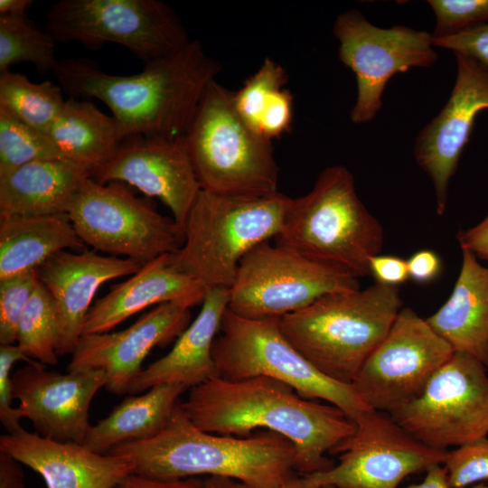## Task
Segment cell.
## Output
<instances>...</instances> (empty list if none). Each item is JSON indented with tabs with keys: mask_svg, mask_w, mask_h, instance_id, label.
<instances>
[{
	"mask_svg": "<svg viewBox=\"0 0 488 488\" xmlns=\"http://www.w3.org/2000/svg\"><path fill=\"white\" fill-rule=\"evenodd\" d=\"M354 422L355 432L332 453L338 464L307 474L321 488H399L408 475L446 461L447 451L422 444L388 413L368 409Z\"/></svg>",
	"mask_w": 488,
	"mask_h": 488,
	"instance_id": "obj_15",
	"label": "cell"
},
{
	"mask_svg": "<svg viewBox=\"0 0 488 488\" xmlns=\"http://www.w3.org/2000/svg\"><path fill=\"white\" fill-rule=\"evenodd\" d=\"M12 380L21 414L32 422L37 434L59 442L84 444L91 426V401L106 386L102 371H68L63 374L34 361L18 369Z\"/></svg>",
	"mask_w": 488,
	"mask_h": 488,
	"instance_id": "obj_18",
	"label": "cell"
},
{
	"mask_svg": "<svg viewBox=\"0 0 488 488\" xmlns=\"http://www.w3.org/2000/svg\"><path fill=\"white\" fill-rule=\"evenodd\" d=\"M62 91L50 80L33 83L21 73H0V108L44 134L65 104Z\"/></svg>",
	"mask_w": 488,
	"mask_h": 488,
	"instance_id": "obj_29",
	"label": "cell"
},
{
	"mask_svg": "<svg viewBox=\"0 0 488 488\" xmlns=\"http://www.w3.org/2000/svg\"><path fill=\"white\" fill-rule=\"evenodd\" d=\"M444 465L449 488H466L488 480V436L447 451Z\"/></svg>",
	"mask_w": 488,
	"mask_h": 488,
	"instance_id": "obj_36",
	"label": "cell"
},
{
	"mask_svg": "<svg viewBox=\"0 0 488 488\" xmlns=\"http://www.w3.org/2000/svg\"><path fill=\"white\" fill-rule=\"evenodd\" d=\"M207 488H248L242 483L227 477H205Z\"/></svg>",
	"mask_w": 488,
	"mask_h": 488,
	"instance_id": "obj_48",
	"label": "cell"
},
{
	"mask_svg": "<svg viewBox=\"0 0 488 488\" xmlns=\"http://www.w3.org/2000/svg\"><path fill=\"white\" fill-rule=\"evenodd\" d=\"M39 282L37 269L0 280V344L17 343L22 315Z\"/></svg>",
	"mask_w": 488,
	"mask_h": 488,
	"instance_id": "obj_34",
	"label": "cell"
},
{
	"mask_svg": "<svg viewBox=\"0 0 488 488\" xmlns=\"http://www.w3.org/2000/svg\"><path fill=\"white\" fill-rule=\"evenodd\" d=\"M275 243L359 278L371 276L384 230L360 199L352 173L336 164L320 173L308 193L290 198Z\"/></svg>",
	"mask_w": 488,
	"mask_h": 488,
	"instance_id": "obj_5",
	"label": "cell"
},
{
	"mask_svg": "<svg viewBox=\"0 0 488 488\" xmlns=\"http://www.w3.org/2000/svg\"><path fill=\"white\" fill-rule=\"evenodd\" d=\"M220 71V63L194 40L174 54L145 63L137 74H109L86 59L60 61L53 74L70 98L104 102L123 141L183 136Z\"/></svg>",
	"mask_w": 488,
	"mask_h": 488,
	"instance_id": "obj_2",
	"label": "cell"
},
{
	"mask_svg": "<svg viewBox=\"0 0 488 488\" xmlns=\"http://www.w3.org/2000/svg\"><path fill=\"white\" fill-rule=\"evenodd\" d=\"M108 453L127 459L133 473L159 479L220 476L248 488H275L296 474V450L284 436L261 431L247 436L218 435L197 427L181 401L155 436Z\"/></svg>",
	"mask_w": 488,
	"mask_h": 488,
	"instance_id": "obj_3",
	"label": "cell"
},
{
	"mask_svg": "<svg viewBox=\"0 0 488 488\" xmlns=\"http://www.w3.org/2000/svg\"><path fill=\"white\" fill-rule=\"evenodd\" d=\"M58 158L64 157L48 134L0 108V175L33 161Z\"/></svg>",
	"mask_w": 488,
	"mask_h": 488,
	"instance_id": "obj_32",
	"label": "cell"
},
{
	"mask_svg": "<svg viewBox=\"0 0 488 488\" xmlns=\"http://www.w3.org/2000/svg\"><path fill=\"white\" fill-rule=\"evenodd\" d=\"M0 452L39 474L47 488H113L133 473L132 464L84 444L59 442L22 429L0 436Z\"/></svg>",
	"mask_w": 488,
	"mask_h": 488,
	"instance_id": "obj_21",
	"label": "cell"
},
{
	"mask_svg": "<svg viewBox=\"0 0 488 488\" xmlns=\"http://www.w3.org/2000/svg\"><path fill=\"white\" fill-rule=\"evenodd\" d=\"M113 488H207L205 478L159 479L132 473Z\"/></svg>",
	"mask_w": 488,
	"mask_h": 488,
	"instance_id": "obj_42",
	"label": "cell"
},
{
	"mask_svg": "<svg viewBox=\"0 0 488 488\" xmlns=\"http://www.w3.org/2000/svg\"><path fill=\"white\" fill-rule=\"evenodd\" d=\"M45 31L56 42H77L89 50L119 44L145 64L192 41L174 11L158 0H61L48 11Z\"/></svg>",
	"mask_w": 488,
	"mask_h": 488,
	"instance_id": "obj_9",
	"label": "cell"
},
{
	"mask_svg": "<svg viewBox=\"0 0 488 488\" xmlns=\"http://www.w3.org/2000/svg\"><path fill=\"white\" fill-rule=\"evenodd\" d=\"M67 215L80 239L93 250L142 265L174 253L183 244V233L174 219L122 183H99L87 178Z\"/></svg>",
	"mask_w": 488,
	"mask_h": 488,
	"instance_id": "obj_10",
	"label": "cell"
},
{
	"mask_svg": "<svg viewBox=\"0 0 488 488\" xmlns=\"http://www.w3.org/2000/svg\"><path fill=\"white\" fill-rule=\"evenodd\" d=\"M426 320L454 352L488 366V266L462 250L461 268L450 296Z\"/></svg>",
	"mask_w": 488,
	"mask_h": 488,
	"instance_id": "obj_24",
	"label": "cell"
},
{
	"mask_svg": "<svg viewBox=\"0 0 488 488\" xmlns=\"http://www.w3.org/2000/svg\"><path fill=\"white\" fill-rule=\"evenodd\" d=\"M84 248L66 213L0 217V280L38 269L59 251Z\"/></svg>",
	"mask_w": 488,
	"mask_h": 488,
	"instance_id": "obj_26",
	"label": "cell"
},
{
	"mask_svg": "<svg viewBox=\"0 0 488 488\" xmlns=\"http://www.w3.org/2000/svg\"><path fill=\"white\" fill-rule=\"evenodd\" d=\"M33 363L36 361L28 358L18 344H0V420L7 434L23 429V416L19 408H14V387L11 371L16 361Z\"/></svg>",
	"mask_w": 488,
	"mask_h": 488,
	"instance_id": "obj_37",
	"label": "cell"
},
{
	"mask_svg": "<svg viewBox=\"0 0 488 488\" xmlns=\"http://www.w3.org/2000/svg\"><path fill=\"white\" fill-rule=\"evenodd\" d=\"M55 41L27 15H0V73L16 63L33 64L39 72H54L59 61Z\"/></svg>",
	"mask_w": 488,
	"mask_h": 488,
	"instance_id": "obj_30",
	"label": "cell"
},
{
	"mask_svg": "<svg viewBox=\"0 0 488 488\" xmlns=\"http://www.w3.org/2000/svg\"><path fill=\"white\" fill-rule=\"evenodd\" d=\"M286 78V70L279 63L266 58L242 88L234 92L237 111L257 133L259 117L266 103L273 94L284 89Z\"/></svg>",
	"mask_w": 488,
	"mask_h": 488,
	"instance_id": "obj_33",
	"label": "cell"
},
{
	"mask_svg": "<svg viewBox=\"0 0 488 488\" xmlns=\"http://www.w3.org/2000/svg\"><path fill=\"white\" fill-rule=\"evenodd\" d=\"M456 239L462 250H468L488 263V214L475 226L460 230Z\"/></svg>",
	"mask_w": 488,
	"mask_h": 488,
	"instance_id": "obj_43",
	"label": "cell"
},
{
	"mask_svg": "<svg viewBox=\"0 0 488 488\" xmlns=\"http://www.w3.org/2000/svg\"><path fill=\"white\" fill-rule=\"evenodd\" d=\"M183 138L202 190L252 198L279 192L271 141L244 121L234 92L216 80L208 86Z\"/></svg>",
	"mask_w": 488,
	"mask_h": 488,
	"instance_id": "obj_7",
	"label": "cell"
},
{
	"mask_svg": "<svg viewBox=\"0 0 488 488\" xmlns=\"http://www.w3.org/2000/svg\"><path fill=\"white\" fill-rule=\"evenodd\" d=\"M422 444L446 451L488 436V375L478 360L454 352L421 395L390 415Z\"/></svg>",
	"mask_w": 488,
	"mask_h": 488,
	"instance_id": "obj_12",
	"label": "cell"
},
{
	"mask_svg": "<svg viewBox=\"0 0 488 488\" xmlns=\"http://www.w3.org/2000/svg\"><path fill=\"white\" fill-rule=\"evenodd\" d=\"M402 308L399 286L333 293L279 318L282 333L316 369L352 384Z\"/></svg>",
	"mask_w": 488,
	"mask_h": 488,
	"instance_id": "obj_4",
	"label": "cell"
},
{
	"mask_svg": "<svg viewBox=\"0 0 488 488\" xmlns=\"http://www.w3.org/2000/svg\"><path fill=\"white\" fill-rule=\"evenodd\" d=\"M469 488H488V485H484V484L480 483V484H474V485H473V486H471Z\"/></svg>",
	"mask_w": 488,
	"mask_h": 488,
	"instance_id": "obj_49",
	"label": "cell"
},
{
	"mask_svg": "<svg viewBox=\"0 0 488 488\" xmlns=\"http://www.w3.org/2000/svg\"><path fill=\"white\" fill-rule=\"evenodd\" d=\"M453 354L426 319L401 308L352 385L368 408L391 415L418 399Z\"/></svg>",
	"mask_w": 488,
	"mask_h": 488,
	"instance_id": "obj_13",
	"label": "cell"
},
{
	"mask_svg": "<svg viewBox=\"0 0 488 488\" xmlns=\"http://www.w3.org/2000/svg\"><path fill=\"white\" fill-rule=\"evenodd\" d=\"M192 306L184 300L163 303L124 330L82 335L68 371H102L109 392L128 393L149 352L169 343L190 324Z\"/></svg>",
	"mask_w": 488,
	"mask_h": 488,
	"instance_id": "obj_19",
	"label": "cell"
},
{
	"mask_svg": "<svg viewBox=\"0 0 488 488\" xmlns=\"http://www.w3.org/2000/svg\"><path fill=\"white\" fill-rule=\"evenodd\" d=\"M48 136L65 159L88 167L91 174L122 142L112 117L102 113L90 101L73 98L65 101Z\"/></svg>",
	"mask_w": 488,
	"mask_h": 488,
	"instance_id": "obj_28",
	"label": "cell"
},
{
	"mask_svg": "<svg viewBox=\"0 0 488 488\" xmlns=\"http://www.w3.org/2000/svg\"><path fill=\"white\" fill-rule=\"evenodd\" d=\"M59 316L52 297L39 282L22 315L17 344L31 360L44 365L58 363Z\"/></svg>",
	"mask_w": 488,
	"mask_h": 488,
	"instance_id": "obj_31",
	"label": "cell"
},
{
	"mask_svg": "<svg viewBox=\"0 0 488 488\" xmlns=\"http://www.w3.org/2000/svg\"><path fill=\"white\" fill-rule=\"evenodd\" d=\"M181 407L200 429L247 436L265 429L289 440L296 450V473L303 475L333 465L325 456L356 429L339 408L301 397L279 380L259 376L239 380L214 377L191 389Z\"/></svg>",
	"mask_w": 488,
	"mask_h": 488,
	"instance_id": "obj_1",
	"label": "cell"
},
{
	"mask_svg": "<svg viewBox=\"0 0 488 488\" xmlns=\"http://www.w3.org/2000/svg\"><path fill=\"white\" fill-rule=\"evenodd\" d=\"M436 16L433 38L450 36L487 23L488 0H428Z\"/></svg>",
	"mask_w": 488,
	"mask_h": 488,
	"instance_id": "obj_35",
	"label": "cell"
},
{
	"mask_svg": "<svg viewBox=\"0 0 488 488\" xmlns=\"http://www.w3.org/2000/svg\"><path fill=\"white\" fill-rule=\"evenodd\" d=\"M455 56L457 74L451 95L441 111L418 135L414 146L418 165L433 183L438 215L446 211L449 183L476 116L488 108V66L461 53Z\"/></svg>",
	"mask_w": 488,
	"mask_h": 488,
	"instance_id": "obj_17",
	"label": "cell"
},
{
	"mask_svg": "<svg viewBox=\"0 0 488 488\" xmlns=\"http://www.w3.org/2000/svg\"><path fill=\"white\" fill-rule=\"evenodd\" d=\"M358 289L352 273L266 241L240 262L229 289L228 309L249 319L281 318L322 296Z\"/></svg>",
	"mask_w": 488,
	"mask_h": 488,
	"instance_id": "obj_11",
	"label": "cell"
},
{
	"mask_svg": "<svg viewBox=\"0 0 488 488\" xmlns=\"http://www.w3.org/2000/svg\"><path fill=\"white\" fill-rule=\"evenodd\" d=\"M21 465L11 455L0 452V488H25Z\"/></svg>",
	"mask_w": 488,
	"mask_h": 488,
	"instance_id": "obj_44",
	"label": "cell"
},
{
	"mask_svg": "<svg viewBox=\"0 0 488 488\" xmlns=\"http://www.w3.org/2000/svg\"><path fill=\"white\" fill-rule=\"evenodd\" d=\"M322 488H336V487H333V486H324V487H322Z\"/></svg>",
	"mask_w": 488,
	"mask_h": 488,
	"instance_id": "obj_50",
	"label": "cell"
},
{
	"mask_svg": "<svg viewBox=\"0 0 488 488\" xmlns=\"http://www.w3.org/2000/svg\"><path fill=\"white\" fill-rule=\"evenodd\" d=\"M370 273L376 283L390 286H399L409 279L407 260L393 255L371 258Z\"/></svg>",
	"mask_w": 488,
	"mask_h": 488,
	"instance_id": "obj_40",
	"label": "cell"
},
{
	"mask_svg": "<svg viewBox=\"0 0 488 488\" xmlns=\"http://www.w3.org/2000/svg\"><path fill=\"white\" fill-rule=\"evenodd\" d=\"M275 488H321L307 475L296 474Z\"/></svg>",
	"mask_w": 488,
	"mask_h": 488,
	"instance_id": "obj_47",
	"label": "cell"
},
{
	"mask_svg": "<svg viewBox=\"0 0 488 488\" xmlns=\"http://www.w3.org/2000/svg\"><path fill=\"white\" fill-rule=\"evenodd\" d=\"M170 254L142 265L128 279L111 290L89 309L82 335L110 332L130 316L154 305L174 300L202 304L206 288L194 278L169 265Z\"/></svg>",
	"mask_w": 488,
	"mask_h": 488,
	"instance_id": "obj_23",
	"label": "cell"
},
{
	"mask_svg": "<svg viewBox=\"0 0 488 488\" xmlns=\"http://www.w3.org/2000/svg\"><path fill=\"white\" fill-rule=\"evenodd\" d=\"M184 385L164 383L125 399L108 416L90 426L84 445L99 454L156 436L169 421Z\"/></svg>",
	"mask_w": 488,
	"mask_h": 488,
	"instance_id": "obj_27",
	"label": "cell"
},
{
	"mask_svg": "<svg viewBox=\"0 0 488 488\" xmlns=\"http://www.w3.org/2000/svg\"><path fill=\"white\" fill-rule=\"evenodd\" d=\"M435 47H441L472 57L488 66V23L458 33L433 38Z\"/></svg>",
	"mask_w": 488,
	"mask_h": 488,
	"instance_id": "obj_39",
	"label": "cell"
},
{
	"mask_svg": "<svg viewBox=\"0 0 488 488\" xmlns=\"http://www.w3.org/2000/svg\"><path fill=\"white\" fill-rule=\"evenodd\" d=\"M201 305L198 315L177 337L171 351L143 368L128 393H140L164 383L192 389L218 376L212 349L229 306V289L207 288Z\"/></svg>",
	"mask_w": 488,
	"mask_h": 488,
	"instance_id": "obj_22",
	"label": "cell"
},
{
	"mask_svg": "<svg viewBox=\"0 0 488 488\" xmlns=\"http://www.w3.org/2000/svg\"><path fill=\"white\" fill-rule=\"evenodd\" d=\"M99 183H122L161 200L181 230L201 191L183 136H132L91 174Z\"/></svg>",
	"mask_w": 488,
	"mask_h": 488,
	"instance_id": "obj_16",
	"label": "cell"
},
{
	"mask_svg": "<svg viewBox=\"0 0 488 488\" xmlns=\"http://www.w3.org/2000/svg\"><path fill=\"white\" fill-rule=\"evenodd\" d=\"M409 279L427 284L436 280L442 271V261L438 255L430 249H421L407 259Z\"/></svg>",
	"mask_w": 488,
	"mask_h": 488,
	"instance_id": "obj_41",
	"label": "cell"
},
{
	"mask_svg": "<svg viewBox=\"0 0 488 488\" xmlns=\"http://www.w3.org/2000/svg\"><path fill=\"white\" fill-rule=\"evenodd\" d=\"M91 171L69 159L38 160L0 175V217L66 213Z\"/></svg>",
	"mask_w": 488,
	"mask_h": 488,
	"instance_id": "obj_25",
	"label": "cell"
},
{
	"mask_svg": "<svg viewBox=\"0 0 488 488\" xmlns=\"http://www.w3.org/2000/svg\"><path fill=\"white\" fill-rule=\"evenodd\" d=\"M141 267L136 260L104 256L92 249L61 250L38 267L39 280L52 297L59 316V356L72 354L100 286L114 278L132 276Z\"/></svg>",
	"mask_w": 488,
	"mask_h": 488,
	"instance_id": "obj_20",
	"label": "cell"
},
{
	"mask_svg": "<svg viewBox=\"0 0 488 488\" xmlns=\"http://www.w3.org/2000/svg\"><path fill=\"white\" fill-rule=\"evenodd\" d=\"M212 355L222 379L268 377L287 384L305 399L339 408L352 420L371 409L352 384L329 378L305 359L282 333L279 318L249 319L227 309Z\"/></svg>",
	"mask_w": 488,
	"mask_h": 488,
	"instance_id": "obj_8",
	"label": "cell"
},
{
	"mask_svg": "<svg viewBox=\"0 0 488 488\" xmlns=\"http://www.w3.org/2000/svg\"><path fill=\"white\" fill-rule=\"evenodd\" d=\"M403 488H449L447 471L440 464L432 465L426 469V476L421 483Z\"/></svg>",
	"mask_w": 488,
	"mask_h": 488,
	"instance_id": "obj_45",
	"label": "cell"
},
{
	"mask_svg": "<svg viewBox=\"0 0 488 488\" xmlns=\"http://www.w3.org/2000/svg\"><path fill=\"white\" fill-rule=\"evenodd\" d=\"M290 197H236L201 189L183 229V244L169 256L174 270L206 289L233 285L240 262L279 233Z\"/></svg>",
	"mask_w": 488,
	"mask_h": 488,
	"instance_id": "obj_6",
	"label": "cell"
},
{
	"mask_svg": "<svg viewBox=\"0 0 488 488\" xmlns=\"http://www.w3.org/2000/svg\"><path fill=\"white\" fill-rule=\"evenodd\" d=\"M333 33L339 42V60L356 77L357 99L350 114L354 124L376 117L384 89L395 74L429 67L438 58L432 33L399 24L380 28L356 9L337 16Z\"/></svg>",
	"mask_w": 488,
	"mask_h": 488,
	"instance_id": "obj_14",
	"label": "cell"
},
{
	"mask_svg": "<svg viewBox=\"0 0 488 488\" xmlns=\"http://www.w3.org/2000/svg\"><path fill=\"white\" fill-rule=\"evenodd\" d=\"M292 119L293 96L287 89H282L266 103L258 121V134L271 141L288 130Z\"/></svg>",
	"mask_w": 488,
	"mask_h": 488,
	"instance_id": "obj_38",
	"label": "cell"
},
{
	"mask_svg": "<svg viewBox=\"0 0 488 488\" xmlns=\"http://www.w3.org/2000/svg\"><path fill=\"white\" fill-rule=\"evenodd\" d=\"M33 0H0V15H25Z\"/></svg>",
	"mask_w": 488,
	"mask_h": 488,
	"instance_id": "obj_46",
	"label": "cell"
}]
</instances>
